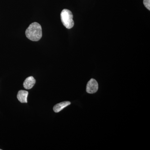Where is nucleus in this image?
<instances>
[{"label": "nucleus", "instance_id": "obj_1", "mask_svg": "<svg viewBox=\"0 0 150 150\" xmlns=\"http://www.w3.org/2000/svg\"><path fill=\"white\" fill-rule=\"evenodd\" d=\"M25 34L29 40L33 41H38L42 36L41 25L37 22L33 23L26 30Z\"/></svg>", "mask_w": 150, "mask_h": 150}, {"label": "nucleus", "instance_id": "obj_2", "mask_svg": "<svg viewBox=\"0 0 150 150\" xmlns=\"http://www.w3.org/2000/svg\"><path fill=\"white\" fill-rule=\"evenodd\" d=\"M61 20L62 23L66 28L71 29L74 27V22L73 20V15L69 10L64 9L61 13Z\"/></svg>", "mask_w": 150, "mask_h": 150}, {"label": "nucleus", "instance_id": "obj_3", "mask_svg": "<svg viewBox=\"0 0 150 150\" xmlns=\"http://www.w3.org/2000/svg\"><path fill=\"white\" fill-rule=\"evenodd\" d=\"M98 85L97 82L96 80L92 79L90 80L86 86L87 92L88 93H96L98 90Z\"/></svg>", "mask_w": 150, "mask_h": 150}, {"label": "nucleus", "instance_id": "obj_4", "mask_svg": "<svg viewBox=\"0 0 150 150\" xmlns=\"http://www.w3.org/2000/svg\"><path fill=\"white\" fill-rule=\"evenodd\" d=\"M35 80L33 76L26 78L23 83V87L26 89H30L33 87L35 83Z\"/></svg>", "mask_w": 150, "mask_h": 150}, {"label": "nucleus", "instance_id": "obj_5", "mask_svg": "<svg viewBox=\"0 0 150 150\" xmlns=\"http://www.w3.org/2000/svg\"><path fill=\"white\" fill-rule=\"evenodd\" d=\"M28 94V92L26 91H19L17 96L18 99L21 103H27Z\"/></svg>", "mask_w": 150, "mask_h": 150}, {"label": "nucleus", "instance_id": "obj_6", "mask_svg": "<svg viewBox=\"0 0 150 150\" xmlns=\"http://www.w3.org/2000/svg\"><path fill=\"white\" fill-rule=\"evenodd\" d=\"M71 103L70 101H64V102L56 104L54 106L53 110L55 112H59L63 110V109H64L65 108L67 107V106L70 105Z\"/></svg>", "mask_w": 150, "mask_h": 150}, {"label": "nucleus", "instance_id": "obj_7", "mask_svg": "<svg viewBox=\"0 0 150 150\" xmlns=\"http://www.w3.org/2000/svg\"><path fill=\"white\" fill-rule=\"evenodd\" d=\"M144 4L145 6L150 10V0H144Z\"/></svg>", "mask_w": 150, "mask_h": 150}, {"label": "nucleus", "instance_id": "obj_8", "mask_svg": "<svg viewBox=\"0 0 150 150\" xmlns=\"http://www.w3.org/2000/svg\"><path fill=\"white\" fill-rule=\"evenodd\" d=\"M0 150H1V149H0Z\"/></svg>", "mask_w": 150, "mask_h": 150}]
</instances>
